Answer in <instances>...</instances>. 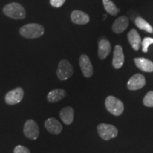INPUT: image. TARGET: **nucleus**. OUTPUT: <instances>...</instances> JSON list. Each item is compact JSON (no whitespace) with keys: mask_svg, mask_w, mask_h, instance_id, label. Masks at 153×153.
Masks as SVG:
<instances>
[{"mask_svg":"<svg viewBox=\"0 0 153 153\" xmlns=\"http://www.w3.org/2000/svg\"><path fill=\"white\" fill-rule=\"evenodd\" d=\"M45 28L38 24H28L23 26L19 30V33L23 37L28 39L38 38L43 35Z\"/></svg>","mask_w":153,"mask_h":153,"instance_id":"f257e3e1","label":"nucleus"},{"mask_svg":"<svg viewBox=\"0 0 153 153\" xmlns=\"http://www.w3.org/2000/svg\"><path fill=\"white\" fill-rule=\"evenodd\" d=\"M3 13L9 18L14 19H24L26 18V10L20 4L13 2L5 5Z\"/></svg>","mask_w":153,"mask_h":153,"instance_id":"f03ea898","label":"nucleus"},{"mask_svg":"<svg viewBox=\"0 0 153 153\" xmlns=\"http://www.w3.org/2000/svg\"><path fill=\"white\" fill-rule=\"evenodd\" d=\"M106 109L114 116H120L123 114L124 106L123 102L114 96H108L105 101Z\"/></svg>","mask_w":153,"mask_h":153,"instance_id":"7ed1b4c3","label":"nucleus"},{"mask_svg":"<svg viewBox=\"0 0 153 153\" xmlns=\"http://www.w3.org/2000/svg\"><path fill=\"white\" fill-rule=\"evenodd\" d=\"M97 131L101 138L104 140H109L117 136L118 130L111 124L100 123L97 126Z\"/></svg>","mask_w":153,"mask_h":153,"instance_id":"20e7f679","label":"nucleus"},{"mask_svg":"<svg viewBox=\"0 0 153 153\" xmlns=\"http://www.w3.org/2000/svg\"><path fill=\"white\" fill-rule=\"evenodd\" d=\"M56 73L59 79L65 81L73 74V68L69 61L62 60L59 62Z\"/></svg>","mask_w":153,"mask_h":153,"instance_id":"39448f33","label":"nucleus"},{"mask_svg":"<svg viewBox=\"0 0 153 153\" xmlns=\"http://www.w3.org/2000/svg\"><path fill=\"white\" fill-rule=\"evenodd\" d=\"M24 96V89L22 87H16L12 90L8 91L5 95L4 100L8 105H16L22 101Z\"/></svg>","mask_w":153,"mask_h":153,"instance_id":"423d86ee","label":"nucleus"},{"mask_svg":"<svg viewBox=\"0 0 153 153\" xmlns=\"http://www.w3.org/2000/svg\"><path fill=\"white\" fill-rule=\"evenodd\" d=\"M24 133L25 136L30 140H36L39 136V127L35 120L28 119L26 121L24 126Z\"/></svg>","mask_w":153,"mask_h":153,"instance_id":"0eeeda50","label":"nucleus"},{"mask_svg":"<svg viewBox=\"0 0 153 153\" xmlns=\"http://www.w3.org/2000/svg\"><path fill=\"white\" fill-rule=\"evenodd\" d=\"M145 78L141 74H135L130 78L127 84V87L128 89L132 91L137 90L141 89L145 85Z\"/></svg>","mask_w":153,"mask_h":153,"instance_id":"6e6552de","label":"nucleus"},{"mask_svg":"<svg viewBox=\"0 0 153 153\" xmlns=\"http://www.w3.org/2000/svg\"><path fill=\"white\" fill-rule=\"evenodd\" d=\"M79 62L83 75L85 77H91L93 75V67L89 57L87 55H82Z\"/></svg>","mask_w":153,"mask_h":153,"instance_id":"1a4fd4ad","label":"nucleus"},{"mask_svg":"<svg viewBox=\"0 0 153 153\" xmlns=\"http://www.w3.org/2000/svg\"><path fill=\"white\" fill-rule=\"evenodd\" d=\"M44 126L49 133L54 135H58L62 131V124L55 118H48L45 121Z\"/></svg>","mask_w":153,"mask_h":153,"instance_id":"9d476101","label":"nucleus"},{"mask_svg":"<svg viewBox=\"0 0 153 153\" xmlns=\"http://www.w3.org/2000/svg\"><path fill=\"white\" fill-rule=\"evenodd\" d=\"M124 62V55L123 49L120 45H116L113 55L112 65L114 68L119 69L123 66Z\"/></svg>","mask_w":153,"mask_h":153,"instance_id":"9b49d317","label":"nucleus"},{"mask_svg":"<svg viewBox=\"0 0 153 153\" xmlns=\"http://www.w3.org/2000/svg\"><path fill=\"white\" fill-rule=\"evenodd\" d=\"M129 24L128 19L125 16L119 17L115 21L112 26V30L116 33H121L128 28Z\"/></svg>","mask_w":153,"mask_h":153,"instance_id":"f8f14e48","label":"nucleus"},{"mask_svg":"<svg viewBox=\"0 0 153 153\" xmlns=\"http://www.w3.org/2000/svg\"><path fill=\"white\" fill-rule=\"evenodd\" d=\"M71 20L75 24L84 25L89 22V16L83 11L74 10L71 14Z\"/></svg>","mask_w":153,"mask_h":153,"instance_id":"ddd939ff","label":"nucleus"},{"mask_svg":"<svg viewBox=\"0 0 153 153\" xmlns=\"http://www.w3.org/2000/svg\"><path fill=\"white\" fill-rule=\"evenodd\" d=\"M111 51V45L109 41L106 39H102L99 42L98 55L101 60L106 58L110 53Z\"/></svg>","mask_w":153,"mask_h":153,"instance_id":"4468645a","label":"nucleus"},{"mask_svg":"<svg viewBox=\"0 0 153 153\" xmlns=\"http://www.w3.org/2000/svg\"><path fill=\"white\" fill-rule=\"evenodd\" d=\"M128 39L129 43L135 51H138L141 46V38L135 29H132L128 33Z\"/></svg>","mask_w":153,"mask_h":153,"instance_id":"2eb2a0df","label":"nucleus"},{"mask_svg":"<svg viewBox=\"0 0 153 153\" xmlns=\"http://www.w3.org/2000/svg\"><path fill=\"white\" fill-rule=\"evenodd\" d=\"M135 65L143 72H153V62L148 59L143 57H137L134 59Z\"/></svg>","mask_w":153,"mask_h":153,"instance_id":"dca6fc26","label":"nucleus"},{"mask_svg":"<svg viewBox=\"0 0 153 153\" xmlns=\"http://www.w3.org/2000/svg\"><path fill=\"white\" fill-rule=\"evenodd\" d=\"M60 117L66 125H70L74 119V109L70 106L63 108L60 111Z\"/></svg>","mask_w":153,"mask_h":153,"instance_id":"f3484780","label":"nucleus"},{"mask_svg":"<svg viewBox=\"0 0 153 153\" xmlns=\"http://www.w3.org/2000/svg\"><path fill=\"white\" fill-rule=\"evenodd\" d=\"M66 91L64 89H53L48 93L47 96V99L51 103L58 102L62 99H64L66 97Z\"/></svg>","mask_w":153,"mask_h":153,"instance_id":"a211bd4d","label":"nucleus"},{"mask_svg":"<svg viewBox=\"0 0 153 153\" xmlns=\"http://www.w3.org/2000/svg\"><path fill=\"white\" fill-rule=\"evenodd\" d=\"M135 24L140 29L145 30V31L148 32V33H153V28L151 26L150 24H148L144 19L142 17H137L135 20Z\"/></svg>","mask_w":153,"mask_h":153,"instance_id":"6ab92c4d","label":"nucleus"},{"mask_svg":"<svg viewBox=\"0 0 153 153\" xmlns=\"http://www.w3.org/2000/svg\"><path fill=\"white\" fill-rule=\"evenodd\" d=\"M103 4H104L105 10L111 15L115 16L119 12V9L116 7V5L111 0H103Z\"/></svg>","mask_w":153,"mask_h":153,"instance_id":"aec40b11","label":"nucleus"},{"mask_svg":"<svg viewBox=\"0 0 153 153\" xmlns=\"http://www.w3.org/2000/svg\"><path fill=\"white\" fill-rule=\"evenodd\" d=\"M143 104L147 107H153V91H150L145 96Z\"/></svg>","mask_w":153,"mask_h":153,"instance_id":"412c9836","label":"nucleus"},{"mask_svg":"<svg viewBox=\"0 0 153 153\" xmlns=\"http://www.w3.org/2000/svg\"><path fill=\"white\" fill-rule=\"evenodd\" d=\"M153 43V38L146 37L143 39L142 42V50L143 53H147L148 51V48L151 44Z\"/></svg>","mask_w":153,"mask_h":153,"instance_id":"4be33fe9","label":"nucleus"},{"mask_svg":"<svg viewBox=\"0 0 153 153\" xmlns=\"http://www.w3.org/2000/svg\"><path fill=\"white\" fill-rule=\"evenodd\" d=\"M14 153H30L29 149L23 145H17L15 147Z\"/></svg>","mask_w":153,"mask_h":153,"instance_id":"5701e85b","label":"nucleus"},{"mask_svg":"<svg viewBox=\"0 0 153 153\" xmlns=\"http://www.w3.org/2000/svg\"><path fill=\"white\" fill-rule=\"evenodd\" d=\"M65 2V0H50L51 5H52L53 7H56V8L62 7Z\"/></svg>","mask_w":153,"mask_h":153,"instance_id":"b1692460","label":"nucleus"},{"mask_svg":"<svg viewBox=\"0 0 153 153\" xmlns=\"http://www.w3.org/2000/svg\"><path fill=\"white\" fill-rule=\"evenodd\" d=\"M106 17H107V15L106 14H104V20H105V19H106Z\"/></svg>","mask_w":153,"mask_h":153,"instance_id":"393cba45","label":"nucleus"}]
</instances>
